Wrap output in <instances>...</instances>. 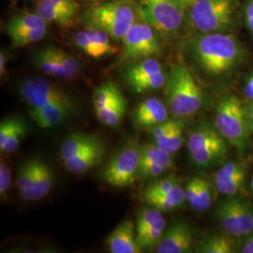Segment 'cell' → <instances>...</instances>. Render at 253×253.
Returning a JSON list of instances; mask_svg holds the SVG:
<instances>
[{
	"mask_svg": "<svg viewBox=\"0 0 253 253\" xmlns=\"http://www.w3.org/2000/svg\"><path fill=\"white\" fill-rule=\"evenodd\" d=\"M187 49L194 65L215 80L232 77L248 58L246 47L234 33H196Z\"/></svg>",
	"mask_w": 253,
	"mask_h": 253,
	"instance_id": "1",
	"label": "cell"
},
{
	"mask_svg": "<svg viewBox=\"0 0 253 253\" xmlns=\"http://www.w3.org/2000/svg\"><path fill=\"white\" fill-rule=\"evenodd\" d=\"M164 86L167 106L174 118H190L203 108L204 92L194 74L185 64L172 66Z\"/></svg>",
	"mask_w": 253,
	"mask_h": 253,
	"instance_id": "2",
	"label": "cell"
},
{
	"mask_svg": "<svg viewBox=\"0 0 253 253\" xmlns=\"http://www.w3.org/2000/svg\"><path fill=\"white\" fill-rule=\"evenodd\" d=\"M241 9L239 0H197L188 13L197 33H234L242 18Z\"/></svg>",
	"mask_w": 253,
	"mask_h": 253,
	"instance_id": "3",
	"label": "cell"
},
{
	"mask_svg": "<svg viewBox=\"0 0 253 253\" xmlns=\"http://www.w3.org/2000/svg\"><path fill=\"white\" fill-rule=\"evenodd\" d=\"M138 17L134 0H111L85 9L82 14V21L85 27L100 29L113 41L121 42Z\"/></svg>",
	"mask_w": 253,
	"mask_h": 253,
	"instance_id": "4",
	"label": "cell"
},
{
	"mask_svg": "<svg viewBox=\"0 0 253 253\" xmlns=\"http://www.w3.org/2000/svg\"><path fill=\"white\" fill-rule=\"evenodd\" d=\"M213 123L229 145H233L240 153L247 151L253 132L246 106L237 96L227 94L219 99Z\"/></svg>",
	"mask_w": 253,
	"mask_h": 253,
	"instance_id": "5",
	"label": "cell"
},
{
	"mask_svg": "<svg viewBox=\"0 0 253 253\" xmlns=\"http://www.w3.org/2000/svg\"><path fill=\"white\" fill-rule=\"evenodd\" d=\"M137 9L139 19L150 25L164 40L176 36L186 12L177 0H138Z\"/></svg>",
	"mask_w": 253,
	"mask_h": 253,
	"instance_id": "6",
	"label": "cell"
},
{
	"mask_svg": "<svg viewBox=\"0 0 253 253\" xmlns=\"http://www.w3.org/2000/svg\"><path fill=\"white\" fill-rule=\"evenodd\" d=\"M119 62H135L146 58H157L163 53L162 37L150 25L141 19L129 28L122 39Z\"/></svg>",
	"mask_w": 253,
	"mask_h": 253,
	"instance_id": "7",
	"label": "cell"
},
{
	"mask_svg": "<svg viewBox=\"0 0 253 253\" xmlns=\"http://www.w3.org/2000/svg\"><path fill=\"white\" fill-rule=\"evenodd\" d=\"M215 217L223 232L233 237H245L253 232V206L237 195L218 203Z\"/></svg>",
	"mask_w": 253,
	"mask_h": 253,
	"instance_id": "8",
	"label": "cell"
},
{
	"mask_svg": "<svg viewBox=\"0 0 253 253\" xmlns=\"http://www.w3.org/2000/svg\"><path fill=\"white\" fill-rule=\"evenodd\" d=\"M141 163V145L129 143L116 154L100 172V177L113 188L124 189L133 186Z\"/></svg>",
	"mask_w": 253,
	"mask_h": 253,
	"instance_id": "9",
	"label": "cell"
},
{
	"mask_svg": "<svg viewBox=\"0 0 253 253\" xmlns=\"http://www.w3.org/2000/svg\"><path fill=\"white\" fill-rule=\"evenodd\" d=\"M19 93L31 109L60 102H73L65 91L40 77H28L20 84Z\"/></svg>",
	"mask_w": 253,
	"mask_h": 253,
	"instance_id": "10",
	"label": "cell"
},
{
	"mask_svg": "<svg viewBox=\"0 0 253 253\" xmlns=\"http://www.w3.org/2000/svg\"><path fill=\"white\" fill-rule=\"evenodd\" d=\"M136 240L143 251L156 250L166 229L163 211L151 206L142 208L136 218Z\"/></svg>",
	"mask_w": 253,
	"mask_h": 253,
	"instance_id": "11",
	"label": "cell"
},
{
	"mask_svg": "<svg viewBox=\"0 0 253 253\" xmlns=\"http://www.w3.org/2000/svg\"><path fill=\"white\" fill-rule=\"evenodd\" d=\"M194 231L185 221H175L165 229L156 249L158 253H188L195 252Z\"/></svg>",
	"mask_w": 253,
	"mask_h": 253,
	"instance_id": "12",
	"label": "cell"
},
{
	"mask_svg": "<svg viewBox=\"0 0 253 253\" xmlns=\"http://www.w3.org/2000/svg\"><path fill=\"white\" fill-rule=\"evenodd\" d=\"M187 146L190 155L203 153L213 148L229 147L226 139L220 134L214 123L202 121L188 136Z\"/></svg>",
	"mask_w": 253,
	"mask_h": 253,
	"instance_id": "13",
	"label": "cell"
},
{
	"mask_svg": "<svg viewBox=\"0 0 253 253\" xmlns=\"http://www.w3.org/2000/svg\"><path fill=\"white\" fill-rule=\"evenodd\" d=\"M111 253H139L143 250L136 240V225L131 220H124L116 227L105 239Z\"/></svg>",
	"mask_w": 253,
	"mask_h": 253,
	"instance_id": "14",
	"label": "cell"
},
{
	"mask_svg": "<svg viewBox=\"0 0 253 253\" xmlns=\"http://www.w3.org/2000/svg\"><path fill=\"white\" fill-rule=\"evenodd\" d=\"M168 106L159 98H148L136 106L131 114L133 123L143 127H154L168 119Z\"/></svg>",
	"mask_w": 253,
	"mask_h": 253,
	"instance_id": "15",
	"label": "cell"
},
{
	"mask_svg": "<svg viewBox=\"0 0 253 253\" xmlns=\"http://www.w3.org/2000/svg\"><path fill=\"white\" fill-rule=\"evenodd\" d=\"M73 102H60L42 108L29 110V116L37 126L42 129L52 128L63 123L73 114Z\"/></svg>",
	"mask_w": 253,
	"mask_h": 253,
	"instance_id": "16",
	"label": "cell"
},
{
	"mask_svg": "<svg viewBox=\"0 0 253 253\" xmlns=\"http://www.w3.org/2000/svg\"><path fill=\"white\" fill-rule=\"evenodd\" d=\"M54 180L55 176L52 167L42 159H38L34 178L22 199L27 202H35L44 198L53 189Z\"/></svg>",
	"mask_w": 253,
	"mask_h": 253,
	"instance_id": "17",
	"label": "cell"
},
{
	"mask_svg": "<svg viewBox=\"0 0 253 253\" xmlns=\"http://www.w3.org/2000/svg\"><path fill=\"white\" fill-rule=\"evenodd\" d=\"M106 155V145L103 143L94 146L76 157L64 161L65 169L73 174H82L98 167Z\"/></svg>",
	"mask_w": 253,
	"mask_h": 253,
	"instance_id": "18",
	"label": "cell"
},
{
	"mask_svg": "<svg viewBox=\"0 0 253 253\" xmlns=\"http://www.w3.org/2000/svg\"><path fill=\"white\" fill-rule=\"evenodd\" d=\"M103 143L104 142L100 139V136L96 134L73 132L68 138H66L60 145L59 156L61 161L64 162Z\"/></svg>",
	"mask_w": 253,
	"mask_h": 253,
	"instance_id": "19",
	"label": "cell"
},
{
	"mask_svg": "<svg viewBox=\"0 0 253 253\" xmlns=\"http://www.w3.org/2000/svg\"><path fill=\"white\" fill-rule=\"evenodd\" d=\"M235 237L223 234L207 235L195 244V253H235Z\"/></svg>",
	"mask_w": 253,
	"mask_h": 253,
	"instance_id": "20",
	"label": "cell"
},
{
	"mask_svg": "<svg viewBox=\"0 0 253 253\" xmlns=\"http://www.w3.org/2000/svg\"><path fill=\"white\" fill-rule=\"evenodd\" d=\"M36 12L47 23H54L62 27L72 26L75 15L57 6L52 0H40Z\"/></svg>",
	"mask_w": 253,
	"mask_h": 253,
	"instance_id": "21",
	"label": "cell"
},
{
	"mask_svg": "<svg viewBox=\"0 0 253 253\" xmlns=\"http://www.w3.org/2000/svg\"><path fill=\"white\" fill-rule=\"evenodd\" d=\"M143 198L148 206L158 208L163 212L172 211L179 208L184 201H186L184 189L181 187L180 184L176 185L167 193L160 195H147L143 196Z\"/></svg>",
	"mask_w": 253,
	"mask_h": 253,
	"instance_id": "22",
	"label": "cell"
},
{
	"mask_svg": "<svg viewBox=\"0 0 253 253\" xmlns=\"http://www.w3.org/2000/svg\"><path fill=\"white\" fill-rule=\"evenodd\" d=\"M164 71L163 65L157 58H146L129 64L123 73L126 83L131 85L152 74Z\"/></svg>",
	"mask_w": 253,
	"mask_h": 253,
	"instance_id": "23",
	"label": "cell"
},
{
	"mask_svg": "<svg viewBox=\"0 0 253 253\" xmlns=\"http://www.w3.org/2000/svg\"><path fill=\"white\" fill-rule=\"evenodd\" d=\"M36 63L47 74L60 79H66L63 66L57 55L55 47H48L37 54Z\"/></svg>",
	"mask_w": 253,
	"mask_h": 253,
	"instance_id": "24",
	"label": "cell"
},
{
	"mask_svg": "<svg viewBox=\"0 0 253 253\" xmlns=\"http://www.w3.org/2000/svg\"><path fill=\"white\" fill-rule=\"evenodd\" d=\"M187 128V123L185 118L177 119L176 124L172 129L154 142L155 145L160 146L167 153L172 154L177 152L184 144V132Z\"/></svg>",
	"mask_w": 253,
	"mask_h": 253,
	"instance_id": "25",
	"label": "cell"
},
{
	"mask_svg": "<svg viewBox=\"0 0 253 253\" xmlns=\"http://www.w3.org/2000/svg\"><path fill=\"white\" fill-rule=\"evenodd\" d=\"M47 22L42 18L37 12H23L9 19L6 26V32L9 35L26 31L28 29L36 28L42 26H47Z\"/></svg>",
	"mask_w": 253,
	"mask_h": 253,
	"instance_id": "26",
	"label": "cell"
},
{
	"mask_svg": "<svg viewBox=\"0 0 253 253\" xmlns=\"http://www.w3.org/2000/svg\"><path fill=\"white\" fill-rule=\"evenodd\" d=\"M126 99L123 97L105 108L95 111V115L100 123L105 126L116 127L119 126L126 112Z\"/></svg>",
	"mask_w": 253,
	"mask_h": 253,
	"instance_id": "27",
	"label": "cell"
},
{
	"mask_svg": "<svg viewBox=\"0 0 253 253\" xmlns=\"http://www.w3.org/2000/svg\"><path fill=\"white\" fill-rule=\"evenodd\" d=\"M123 97L122 92L116 84L112 82L103 84L93 93L92 102L94 111L105 108Z\"/></svg>",
	"mask_w": 253,
	"mask_h": 253,
	"instance_id": "28",
	"label": "cell"
},
{
	"mask_svg": "<svg viewBox=\"0 0 253 253\" xmlns=\"http://www.w3.org/2000/svg\"><path fill=\"white\" fill-rule=\"evenodd\" d=\"M141 163H157L168 170L174 165L172 155L155 144L141 145Z\"/></svg>",
	"mask_w": 253,
	"mask_h": 253,
	"instance_id": "29",
	"label": "cell"
},
{
	"mask_svg": "<svg viewBox=\"0 0 253 253\" xmlns=\"http://www.w3.org/2000/svg\"><path fill=\"white\" fill-rule=\"evenodd\" d=\"M37 163L38 159H30L23 163L17 172L16 178V189L19 191L21 197L23 198L27 193V190L29 189L32 180L34 178L36 172Z\"/></svg>",
	"mask_w": 253,
	"mask_h": 253,
	"instance_id": "30",
	"label": "cell"
},
{
	"mask_svg": "<svg viewBox=\"0 0 253 253\" xmlns=\"http://www.w3.org/2000/svg\"><path fill=\"white\" fill-rule=\"evenodd\" d=\"M47 33V26H42L36 28L28 29L18 33L9 35L11 45L14 48H20L29 45L42 40Z\"/></svg>",
	"mask_w": 253,
	"mask_h": 253,
	"instance_id": "31",
	"label": "cell"
},
{
	"mask_svg": "<svg viewBox=\"0 0 253 253\" xmlns=\"http://www.w3.org/2000/svg\"><path fill=\"white\" fill-rule=\"evenodd\" d=\"M212 189L208 181L200 178L198 189L195 196L190 201V205L192 209L197 212H204L208 210L212 205Z\"/></svg>",
	"mask_w": 253,
	"mask_h": 253,
	"instance_id": "32",
	"label": "cell"
},
{
	"mask_svg": "<svg viewBox=\"0 0 253 253\" xmlns=\"http://www.w3.org/2000/svg\"><path fill=\"white\" fill-rule=\"evenodd\" d=\"M84 30L86 31L88 36L92 39L95 45L97 46L102 57L114 54L118 51V48L112 43L113 40L106 32L91 27H85Z\"/></svg>",
	"mask_w": 253,
	"mask_h": 253,
	"instance_id": "33",
	"label": "cell"
},
{
	"mask_svg": "<svg viewBox=\"0 0 253 253\" xmlns=\"http://www.w3.org/2000/svg\"><path fill=\"white\" fill-rule=\"evenodd\" d=\"M167 80V74L164 71L152 74L146 78L140 81H137L130 85V87L135 91L136 93H145L148 91L156 90L165 85Z\"/></svg>",
	"mask_w": 253,
	"mask_h": 253,
	"instance_id": "34",
	"label": "cell"
},
{
	"mask_svg": "<svg viewBox=\"0 0 253 253\" xmlns=\"http://www.w3.org/2000/svg\"><path fill=\"white\" fill-rule=\"evenodd\" d=\"M178 184H180L179 178L174 174H170L168 176H165L162 179L155 181L150 185H148L144 191L143 196L160 195V194L167 193Z\"/></svg>",
	"mask_w": 253,
	"mask_h": 253,
	"instance_id": "35",
	"label": "cell"
},
{
	"mask_svg": "<svg viewBox=\"0 0 253 253\" xmlns=\"http://www.w3.org/2000/svg\"><path fill=\"white\" fill-rule=\"evenodd\" d=\"M56 53L63 66L64 72L66 74V80H73L81 72V64L73 57V55L68 54L62 49L56 48Z\"/></svg>",
	"mask_w": 253,
	"mask_h": 253,
	"instance_id": "36",
	"label": "cell"
},
{
	"mask_svg": "<svg viewBox=\"0 0 253 253\" xmlns=\"http://www.w3.org/2000/svg\"><path fill=\"white\" fill-rule=\"evenodd\" d=\"M73 41H74L75 45L77 46L86 55L90 56L92 58H95V59H99L102 57L97 46L95 45L94 42L92 41L90 37L88 36V34L86 33L85 30L77 32L73 38Z\"/></svg>",
	"mask_w": 253,
	"mask_h": 253,
	"instance_id": "37",
	"label": "cell"
},
{
	"mask_svg": "<svg viewBox=\"0 0 253 253\" xmlns=\"http://www.w3.org/2000/svg\"><path fill=\"white\" fill-rule=\"evenodd\" d=\"M168 171L163 165L157 163H141L136 173V181H145L155 179L162 176Z\"/></svg>",
	"mask_w": 253,
	"mask_h": 253,
	"instance_id": "38",
	"label": "cell"
},
{
	"mask_svg": "<svg viewBox=\"0 0 253 253\" xmlns=\"http://www.w3.org/2000/svg\"><path fill=\"white\" fill-rule=\"evenodd\" d=\"M246 169L247 167L243 163L234 162L224 163L216 173L215 181L226 180L241 175H247Z\"/></svg>",
	"mask_w": 253,
	"mask_h": 253,
	"instance_id": "39",
	"label": "cell"
},
{
	"mask_svg": "<svg viewBox=\"0 0 253 253\" xmlns=\"http://www.w3.org/2000/svg\"><path fill=\"white\" fill-rule=\"evenodd\" d=\"M247 175L237 176L235 178L226 179V180L215 181L217 190L220 194L232 196L239 193V191L243 189Z\"/></svg>",
	"mask_w": 253,
	"mask_h": 253,
	"instance_id": "40",
	"label": "cell"
},
{
	"mask_svg": "<svg viewBox=\"0 0 253 253\" xmlns=\"http://www.w3.org/2000/svg\"><path fill=\"white\" fill-rule=\"evenodd\" d=\"M27 128L24 121L21 119L18 125L11 136L9 137L8 143L5 145L4 149L1 151L4 154H11L15 152L19 148V146L23 143V141L27 137Z\"/></svg>",
	"mask_w": 253,
	"mask_h": 253,
	"instance_id": "41",
	"label": "cell"
},
{
	"mask_svg": "<svg viewBox=\"0 0 253 253\" xmlns=\"http://www.w3.org/2000/svg\"><path fill=\"white\" fill-rule=\"evenodd\" d=\"M19 118H6L0 124V151H2L9 141V137L20 122Z\"/></svg>",
	"mask_w": 253,
	"mask_h": 253,
	"instance_id": "42",
	"label": "cell"
},
{
	"mask_svg": "<svg viewBox=\"0 0 253 253\" xmlns=\"http://www.w3.org/2000/svg\"><path fill=\"white\" fill-rule=\"evenodd\" d=\"M11 184V172L9 165L3 160L0 162V197L5 201L8 197L9 188Z\"/></svg>",
	"mask_w": 253,
	"mask_h": 253,
	"instance_id": "43",
	"label": "cell"
},
{
	"mask_svg": "<svg viewBox=\"0 0 253 253\" xmlns=\"http://www.w3.org/2000/svg\"><path fill=\"white\" fill-rule=\"evenodd\" d=\"M177 119H178V118H168L166 121H164L162 124L152 127L151 137H152L154 142L156 140L160 139L161 137H163V135H165L166 133H168L174 126V125L176 124Z\"/></svg>",
	"mask_w": 253,
	"mask_h": 253,
	"instance_id": "44",
	"label": "cell"
},
{
	"mask_svg": "<svg viewBox=\"0 0 253 253\" xmlns=\"http://www.w3.org/2000/svg\"><path fill=\"white\" fill-rule=\"evenodd\" d=\"M241 17L247 29L253 35V0H244L241 9Z\"/></svg>",
	"mask_w": 253,
	"mask_h": 253,
	"instance_id": "45",
	"label": "cell"
},
{
	"mask_svg": "<svg viewBox=\"0 0 253 253\" xmlns=\"http://www.w3.org/2000/svg\"><path fill=\"white\" fill-rule=\"evenodd\" d=\"M57 6L76 16L79 9V4L75 0H52Z\"/></svg>",
	"mask_w": 253,
	"mask_h": 253,
	"instance_id": "46",
	"label": "cell"
},
{
	"mask_svg": "<svg viewBox=\"0 0 253 253\" xmlns=\"http://www.w3.org/2000/svg\"><path fill=\"white\" fill-rule=\"evenodd\" d=\"M198 183H199V177H193L186 185L184 192H185V199L187 202L190 203V201L195 196L198 189Z\"/></svg>",
	"mask_w": 253,
	"mask_h": 253,
	"instance_id": "47",
	"label": "cell"
},
{
	"mask_svg": "<svg viewBox=\"0 0 253 253\" xmlns=\"http://www.w3.org/2000/svg\"><path fill=\"white\" fill-rule=\"evenodd\" d=\"M238 252L242 253H253V232L246 235L243 242L238 248Z\"/></svg>",
	"mask_w": 253,
	"mask_h": 253,
	"instance_id": "48",
	"label": "cell"
},
{
	"mask_svg": "<svg viewBox=\"0 0 253 253\" xmlns=\"http://www.w3.org/2000/svg\"><path fill=\"white\" fill-rule=\"evenodd\" d=\"M244 94L249 100L253 101V73H252L246 80Z\"/></svg>",
	"mask_w": 253,
	"mask_h": 253,
	"instance_id": "49",
	"label": "cell"
},
{
	"mask_svg": "<svg viewBox=\"0 0 253 253\" xmlns=\"http://www.w3.org/2000/svg\"><path fill=\"white\" fill-rule=\"evenodd\" d=\"M7 61H8L7 55L3 51H1V54H0V74H1V76H4L6 74Z\"/></svg>",
	"mask_w": 253,
	"mask_h": 253,
	"instance_id": "50",
	"label": "cell"
},
{
	"mask_svg": "<svg viewBox=\"0 0 253 253\" xmlns=\"http://www.w3.org/2000/svg\"><path fill=\"white\" fill-rule=\"evenodd\" d=\"M197 0H177V2L180 4L182 9L185 11H188V9L196 2Z\"/></svg>",
	"mask_w": 253,
	"mask_h": 253,
	"instance_id": "51",
	"label": "cell"
},
{
	"mask_svg": "<svg viewBox=\"0 0 253 253\" xmlns=\"http://www.w3.org/2000/svg\"><path fill=\"white\" fill-rule=\"evenodd\" d=\"M246 106V112H247V116L250 120V122L253 121V101H250L249 103L245 104Z\"/></svg>",
	"mask_w": 253,
	"mask_h": 253,
	"instance_id": "52",
	"label": "cell"
},
{
	"mask_svg": "<svg viewBox=\"0 0 253 253\" xmlns=\"http://www.w3.org/2000/svg\"><path fill=\"white\" fill-rule=\"evenodd\" d=\"M250 124H251V128H252V132L253 133V122H250Z\"/></svg>",
	"mask_w": 253,
	"mask_h": 253,
	"instance_id": "53",
	"label": "cell"
},
{
	"mask_svg": "<svg viewBox=\"0 0 253 253\" xmlns=\"http://www.w3.org/2000/svg\"><path fill=\"white\" fill-rule=\"evenodd\" d=\"M252 189L253 190V179H252Z\"/></svg>",
	"mask_w": 253,
	"mask_h": 253,
	"instance_id": "54",
	"label": "cell"
},
{
	"mask_svg": "<svg viewBox=\"0 0 253 253\" xmlns=\"http://www.w3.org/2000/svg\"><path fill=\"white\" fill-rule=\"evenodd\" d=\"M89 1H92V2H97V1H100V0H89Z\"/></svg>",
	"mask_w": 253,
	"mask_h": 253,
	"instance_id": "55",
	"label": "cell"
}]
</instances>
